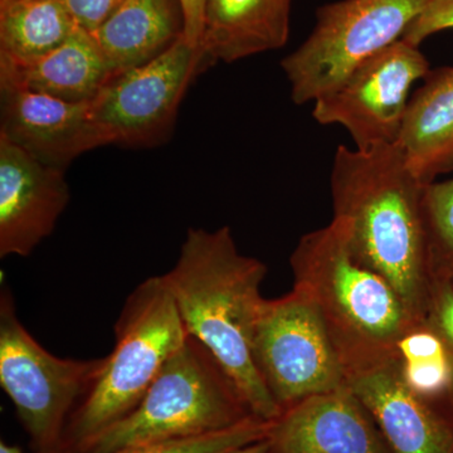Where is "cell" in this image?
Returning <instances> with one entry per match:
<instances>
[{
	"mask_svg": "<svg viewBox=\"0 0 453 453\" xmlns=\"http://www.w3.org/2000/svg\"><path fill=\"white\" fill-rule=\"evenodd\" d=\"M453 29V0H427L422 13L404 33L403 40L419 46L434 33Z\"/></svg>",
	"mask_w": 453,
	"mask_h": 453,
	"instance_id": "603a6c76",
	"label": "cell"
},
{
	"mask_svg": "<svg viewBox=\"0 0 453 453\" xmlns=\"http://www.w3.org/2000/svg\"><path fill=\"white\" fill-rule=\"evenodd\" d=\"M188 336L163 276L139 283L116 320L115 345L103 371L67 423L62 453H85L127 418Z\"/></svg>",
	"mask_w": 453,
	"mask_h": 453,
	"instance_id": "277c9868",
	"label": "cell"
},
{
	"mask_svg": "<svg viewBox=\"0 0 453 453\" xmlns=\"http://www.w3.org/2000/svg\"><path fill=\"white\" fill-rule=\"evenodd\" d=\"M422 214L432 282L453 288V179L426 184Z\"/></svg>",
	"mask_w": 453,
	"mask_h": 453,
	"instance_id": "44dd1931",
	"label": "cell"
},
{
	"mask_svg": "<svg viewBox=\"0 0 453 453\" xmlns=\"http://www.w3.org/2000/svg\"><path fill=\"white\" fill-rule=\"evenodd\" d=\"M411 97L398 145L423 184L453 170V67L429 71Z\"/></svg>",
	"mask_w": 453,
	"mask_h": 453,
	"instance_id": "e0dca14e",
	"label": "cell"
},
{
	"mask_svg": "<svg viewBox=\"0 0 453 453\" xmlns=\"http://www.w3.org/2000/svg\"><path fill=\"white\" fill-rule=\"evenodd\" d=\"M184 12V37L192 46L202 47L205 0H180Z\"/></svg>",
	"mask_w": 453,
	"mask_h": 453,
	"instance_id": "484cf974",
	"label": "cell"
},
{
	"mask_svg": "<svg viewBox=\"0 0 453 453\" xmlns=\"http://www.w3.org/2000/svg\"><path fill=\"white\" fill-rule=\"evenodd\" d=\"M290 12L291 0H205L202 49L211 64L281 49Z\"/></svg>",
	"mask_w": 453,
	"mask_h": 453,
	"instance_id": "9a60e30c",
	"label": "cell"
},
{
	"mask_svg": "<svg viewBox=\"0 0 453 453\" xmlns=\"http://www.w3.org/2000/svg\"><path fill=\"white\" fill-rule=\"evenodd\" d=\"M0 135L53 168H67L80 155L100 148L89 103H70L0 83Z\"/></svg>",
	"mask_w": 453,
	"mask_h": 453,
	"instance_id": "7c38bea8",
	"label": "cell"
},
{
	"mask_svg": "<svg viewBox=\"0 0 453 453\" xmlns=\"http://www.w3.org/2000/svg\"><path fill=\"white\" fill-rule=\"evenodd\" d=\"M77 29L65 0H0V58L35 61Z\"/></svg>",
	"mask_w": 453,
	"mask_h": 453,
	"instance_id": "d6986e66",
	"label": "cell"
},
{
	"mask_svg": "<svg viewBox=\"0 0 453 453\" xmlns=\"http://www.w3.org/2000/svg\"><path fill=\"white\" fill-rule=\"evenodd\" d=\"M425 318L442 334L453 350V288L446 283H432Z\"/></svg>",
	"mask_w": 453,
	"mask_h": 453,
	"instance_id": "d4e9b609",
	"label": "cell"
},
{
	"mask_svg": "<svg viewBox=\"0 0 453 453\" xmlns=\"http://www.w3.org/2000/svg\"><path fill=\"white\" fill-rule=\"evenodd\" d=\"M428 73L419 46L402 38L319 97L312 116L319 124L344 127L359 150L398 144L411 89Z\"/></svg>",
	"mask_w": 453,
	"mask_h": 453,
	"instance_id": "30bf717a",
	"label": "cell"
},
{
	"mask_svg": "<svg viewBox=\"0 0 453 453\" xmlns=\"http://www.w3.org/2000/svg\"><path fill=\"white\" fill-rule=\"evenodd\" d=\"M264 262L238 251L229 226L189 228L177 264L163 279L188 335L201 342L265 422L281 413L259 377L253 336L265 297Z\"/></svg>",
	"mask_w": 453,
	"mask_h": 453,
	"instance_id": "7a4b0ae2",
	"label": "cell"
},
{
	"mask_svg": "<svg viewBox=\"0 0 453 453\" xmlns=\"http://www.w3.org/2000/svg\"><path fill=\"white\" fill-rule=\"evenodd\" d=\"M79 28L96 32L127 0H65Z\"/></svg>",
	"mask_w": 453,
	"mask_h": 453,
	"instance_id": "cb8c5ba5",
	"label": "cell"
},
{
	"mask_svg": "<svg viewBox=\"0 0 453 453\" xmlns=\"http://www.w3.org/2000/svg\"><path fill=\"white\" fill-rule=\"evenodd\" d=\"M251 418L257 417L234 380L201 342L188 336L138 407L85 453L208 436Z\"/></svg>",
	"mask_w": 453,
	"mask_h": 453,
	"instance_id": "5b68a950",
	"label": "cell"
},
{
	"mask_svg": "<svg viewBox=\"0 0 453 453\" xmlns=\"http://www.w3.org/2000/svg\"><path fill=\"white\" fill-rule=\"evenodd\" d=\"M290 266L294 286L320 310L347 374L393 356L414 319L395 288L353 257L342 220L303 234Z\"/></svg>",
	"mask_w": 453,
	"mask_h": 453,
	"instance_id": "3957f363",
	"label": "cell"
},
{
	"mask_svg": "<svg viewBox=\"0 0 453 453\" xmlns=\"http://www.w3.org/2000/svg\"><path fill=\"white\" fill-rule=\"evenodd\" d=\"M423 184L398 144L350 150L334 157V219L347 226L351 255L395 288L414 320L425 318L431 297Z\"/></svg>",
	"mask_w": 453,
	"mask_h": 453,
	"instance_id": "6da1fadb",
	"label": "cell"
},
{
	"mask_svg": "<svg viewBox=\"0 0 453 453\" xmlns=\"http://www.w3.org/2000/svg\"><path fill=\"white\" fill-rule=\"evenodd\" d=\"M426 3L342 0L319 8L314 31L281 62L294 103H315L360 65L402 40Z\"/></svg>",
	"mask_w": 453,
	"mask_h": 453,
	"instance_id": "52a82bcc",
	"label": "cell"
},
{
	"mask_svg": "<svg viewBox=\"0 0 453 453\" xmlns=\"http://www.w3.org/2000/svg\"><path fill=\"white\" fill-rule=\"evenodd\" d=\"M347 386L365 405L395 453H453V413L411 392L395 357L349 372Z\"/></svg>",
	"mask_w": 453,
	"mask_h": 453,
	"instance_id": "5bb4252c",
	"label": "cell"
},
{
	"mask_svg": "<svg viewBox=\"0 0 453 453\" xmlns=\"http://www.w3.org/2000/svg\"><path fill=\"white\" fill-rule=\"evenodd\" d=\"M211 65L180 37L153 61L112 74L91 101L101 145L154 146L173 129L193 79Z\"/></svg>",
	"mask_w": 453,
	"mask_h": 453,
	"instance_id": "9c48e42d",
	"label": "cell"
},
{
	"mask_svg": "<svg viewBox=\"0 0 453 453\" xmlns=\"http://www.w3.org/2000/svg\"><path fill=\"white\" fill-rule=\"evenodd\" d=\"M393 357L411 392L453 413V350L427 319L411 321L396 342Z\"/></svg>",
	"mask_w": 453,
	"mask_h": 453,
	"instance_id": "ffe728a7",
	"label": "cell"
},
{
	"mask_svg": "<svg viewBox=\"0 0 453 453\" xmlns=\"http://www.w3.org/2000/svg\"><path fill=\"white\" fill-rule=\"evenodd\" d=\"M180 0H127L92 33L111 74L153 61L184 35Z\"/></svg>",
	"mask_w": 453,
	"mask_h": 453,
	"instance_id": "ac0fdd59",
	"label": "cell"
},
{
	"mask_svg": "<svg viewBox=\"0 0 453 453\" xmlns=\"http://www.w3.org/2000/svg\"><path fill=\"white\" fill-rule=\"evenodd\" d=\"M270 422L251 418L219 434L208 436L149 443L113 453H234L267 437Z\"/></svg>",
	"mask_w": 453,
	"mask_h": 453,
	"instance_id": "7402d4cb",
	"label": "cell"
},
{
	"mask_svg": "<svg viewBox=\"0 0 453 453\" xmlns=\"http://www.w3.org/2000/svg\"><path fill=\"white\" fill-rule=\"evenodd\" d=\"M253 359L281 412L312 396L347 386V371L320 310L294 286L259 310Z\"/></svg>",
	"mask_w": 453,
	"mask_h": 453,
	"instance_id": "ba28073f",
	"label": "cell"
},
{
	"mask_svg": "<svg viewBox=\"0 0 453 453\" xmlns=\"http://www.w3.org/2000/svg\"><path fill=\"white\" fill-rule=\"evenodd\" d=\"M0 453H25L23 449H20L19 446L11 445V443L4 442L2 441L0 442Z\"/></svg>",
	"mask_w": 453,
	"mask_h": 453,
	"instance_id": "83f0119b",
	"label": "cell"
},
{
	"mask_svg": "<svg viewBox=\"0 0 453 453\" xmlns=\"http://www.w3.org/2000/svg\"><path fill=\"white\" fill-rule=\"evenodd\" d=\"M71 193L65 170L0 135V257H27L55 231Z\"/></svg>",
	"mask_w": 453,
	"mask_h": 453,
	"instance_id": "8fae6325",
	"label": "cell"
},
{
	"mask_svg": "<svg viewBox=\"0 0 453 453\" xmlns=\"http://www.w3.org/2000/svg\"><path fill=\"white\" fill-rule=\"evenodd\" d=\"M266 438L273 453H395L348 386L286 408Z\"/></svg>",
	"mask_w": 453,
	"mask_h": 453,
	"instance_id": "4fadbf2b",
	"label": "cell"
},
{
	"mask_svg": "<svg viewBox=\"0 0 453 453\" xmlns=\"http://www.w3.org/2000/svg\"><path fill=\"white\" fill-rule=\"evenodd\" d=\"M94 35L79 28L61 46L35 61L0 58V83L70 101L89 103L111 77Z\"/></svg>",
	"mask_w": 453,
	"mask_h": 453,
	"instance_id": "2e32d148",
	"label": "cell"
},
{
	"mask_svg": "<svg viewBox=\"0 0 453 453\" xmlns=\"http://www.w3.org/2000/svg\"><path fill=\"white\" fill-rule=\"evenodd\" d=\"M234 453H273L271 449L270 443H268L267 438L253 442L251 445L242 447V449H237Z\"/></svg>",
	"mask_w": 453,
	"mask_h": 453,
	"instance_id": "4316f807",
	"label": "cell"
},
{
	"mask_svg": "<svg viewBox=\"0 0 453 453\" xmlns=\"http://www.w3.org/2000/svg\"><path fill=\"white\" fill-rule=\"evenodd\" d=\"M105 365V357L50 354L17 314L7 286L0 292V387L37 453H62L65 427Z\"/></svg>",
	"mask_w": 453,
	"mask_h": 453,
	"instance_id": "8992f818",
	"label": "cell"
}]
</instances>
